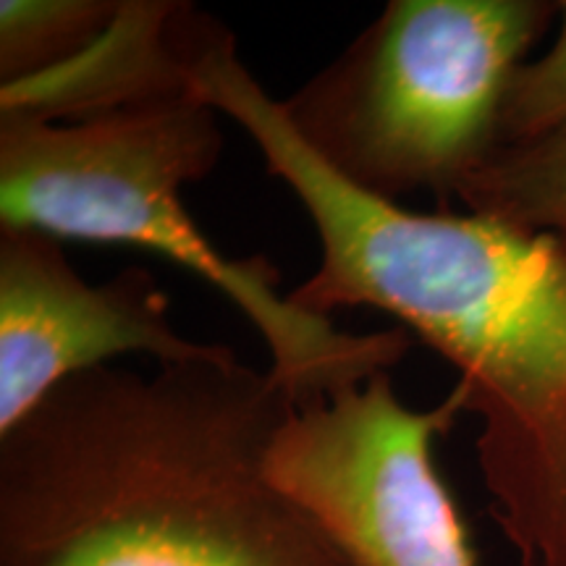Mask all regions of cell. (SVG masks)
<instances>
[{"instance_id": "obj_1", "label": "cell", "mask_w": 566, "mask_h": 566, "mask_svg": "<svg viewBox=\"0 0 566 566\" xmlns=\"http://www.w3.org/2000/svg\"><path fill=\"white\" fill-rule=\"evenodd\" d=\"M187 71L315 226L321 260L289 300L321 317L380 310L449 359L483 422L475 451L493 522L522 566H566V233L354 189L296 137L210 13L189 32Z\"/></svg>"}, {"instance_id": "obj_7", "label": "cell", "mask_w": 566, "mask_h": 566, "mask_svg": "<svg viewBox=\"0 0 566 566\" xmlns=\"http://www.w3.org/2000/svg\"><path fill=\"white\" fill-rule=\"evenodd\" d=\"M181 6L122 0L118 19L87 53L53 74L0 87V113L80 122L124 105L197 95L176 30Z\"/></svg>"}, {"instance_id": "obj_2", "label": "cell", "mask_w": 566, "mask_h": 566, "mask_svg": "<svg viewBox=\"0 0 566 566\" xmlns=\"http://www.w3.org/2000/svg\"><path fill=\"white\" fill-rule=\"evenodd\" d=\"M294 409L226 344L69 378L0 433V566H357L268 475Z\"/></svg>"}, {"instance_id": "obj_9", "label": "cell", "mask_w": 566, "mask_h": 566, "mask_svg": "<svg viewBox=\"0 0 566 566\" xmlns=\"http://www.w3.org/2000/svg\"><path fill=\"white\" fill-rule=\"evenodd\" d=\"M122 0H0V87L53 74L87 53Z\"/></svg>"}, {"instance_id": "obj_10", "label": "cell", "mask_w": 566, "mask_h": 566, "mask_svg": "<svg viewBox=\"0 0 566 566\" xmlns=\"http://www.w3.org/2000/svg\"><path fill=\"white\" fill-rule=\"evenodd\" d=\"M558 13L562 27L554 45L512 76L499 118L501 145H525L566 132V0L558 3Z\"/></svg>"}, {"instance_id": "obj_3", "label": "cell", "mask_w": 566, "mask_h": 566, "mask_svg": "<svg viewBox=\"0 0 566 566\" xmlns=\"http://www.w3.org/2000/svg\"><path fill=\"white\" fill-rule=\"evenodd\" d=\"M221 153L218 111L197 95L124 105L80 122L0 113V229L139 247L171 260L247 317L296 407L405 363L412 349L405 328L342 331L334 317L296 307L265 254L231 258L205 237L184 189L208 179Z\"/></svg>"}, {"instance_id": "obj_5", "label": "cell", "mask_w": 566, "mask_h": 566, "mask_svg": "<svg viewBox=\"0 0 566 566\" xmlns=\"http://www.w3.org/2000/svg\"><path fill=\"white\" fill-rule=\"evenodd\" d=\"M462 412L459 384L436 407L412 409L391 373H378L296 407L271 446L268 475L357 566H478L436 462V443Z\"/></svg>"}, {"instance_id": "obj_8", "label": "cell", "mask_w": 566, "mask_h": 566, "mask_svg": "<svg viewBox=\"0 0 566 566\" xmlns=\"http://www.w3.org/2000/svg\"><path fill=\"white\" fill-rule=\"evenodd\" d=\"M457 200L472 216L527 231L566 233V132L495 147Z\"/></svg>"}, {"instance_id": "obj_4", "label": "cell", "mask_w": 566, "mask_h": 566, "mask_svg": "<svg viewBox=\"0 0 566 566\" xmlns=\"http://www.w3.org/2000/svg\"><path fill=\"white\" fill-rule=\"evenodd\" d=\"M558 3L391 0L346 51L281 101L304 145L359 192L441 210L501 145L506 90Z\"/></svg>"}, {"instance_id": "obj_6", "label": "cell", "mask_w": 566, "mask_h": 566, "mask_svg": "<svg viewBox=\"0 0 566 566\" xmlns=\"http://www.w3.org/2000/svg\"><path fill=\"white\" fill-rule=\"evenodd\" d=\"M218 346L174 328L171 300L147 268L90 283L59 239L0 229V433L69 378L124 354L168 365L210 357Z\"/></svg>"}]
</instances>
